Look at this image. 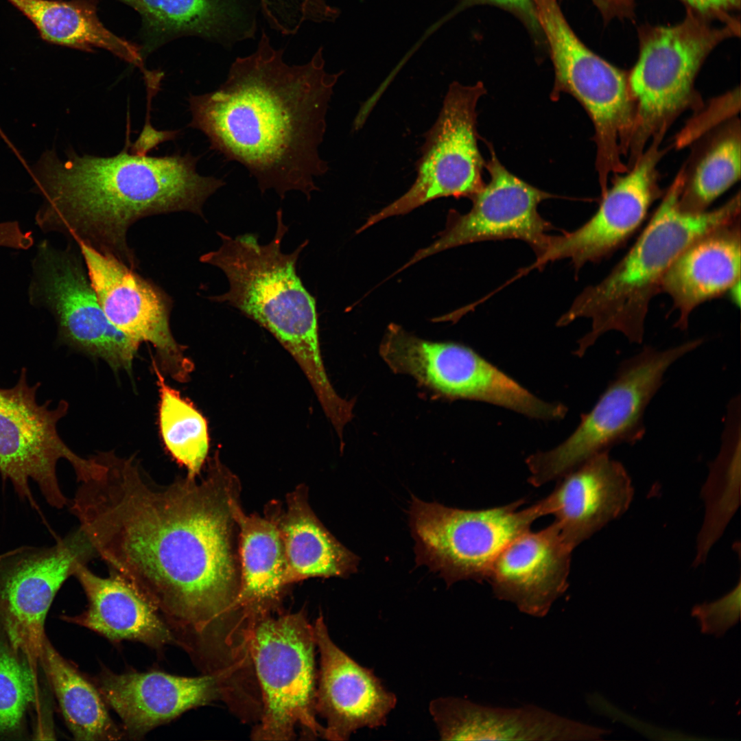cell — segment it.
Instances as JSON below:
<instances>
[{"label":"cell","mask_w":741,"mask_h":741,"mask_svg":"<svg viewBox=\"0 0 741 741\" xmlns=\"http://www.w3.org/2000/svg\"><path fill=\"white\" fill-rule=\"evenodd\" d=\"M71 510L96 556L172 630L202 633L233 609L240 583L239 482L215 456L206 475L158 484L134 456L99 452Z\"/></svg>","instance_id":"1"},{"label":"cell","mask_w":741,"mask_h":741,"mask_svg":"<svg viewBox=\"0 0 741 741\" xmlns=\"http://www.w3.org/2000/svg\"><path fill=\"white\" fill-rule=\"evenodd\" d=\"M283 53L262 30L255 51L234 60L224 83L190 95L189 126L211 150L245 166L262 193L272 189L283 199L296 190L309 200L318 190L314 178L328 170L318 149L342 71H325L322 47L301 64H288Z\"/></svg>","instance_id":"2"},{"label":"cell","mask_w":741,"mask_h":741,"mask_svg":"<svg viewBox=\"0 0 741 741\" xmlns=\"http://www.w3.org/2000/svg\"><path fill=\"white\" fill-rule=\"evenodd\" d=\"M122 152L110 157L72 150L64 159L54 150L28 167L34 191L42 198L35 222L44 233H57L137 266L127 242L128 228L147 216L188 211L204 217L206 200L226 183L196 171L190 153L150 156Z\"/></svg>","instance_id":"3"},{"label":"cell","mask_w":741,"mask_h":741,"mask_svg":"<svg viewBox=\"0 0 741 741\" xmlns=\"http://www.w3.org/2000/svg\"><path fill=\"white\" fill-rule=\"evenodd\" d=\"M277 229L270 243L261 245L255 234L235 237L222 232L218 249L203 254L202 263L215 266L226 275L229 288L209 299L225 303L270 331L298 363L321 407L335 408L341 397L327 375L319 342L315 298L296 273V263L308 240L291 253L281 243L288 231L283 211H277Z\"/></svg>","instance_id":"4"},{"label":"cell","mask_w":741,"mask_h":741,"mask_svg":"<svg viewBox=\"0 0 741 741\" xmlns=\"http://www.w3.org/2000/svg\"><path fill=\"white\" fill-rule=\"evenodd\" d=\"M684 187L681 173L627 253L603 280L584 290L558 320L559 326L580 317L591 320V330L578 342V356L610 331L640 344L649 304L674 261L699 237L739 219V194L717 209L694 213L680 207Z\"/></svg>","instance_id":"5"},{"label":"cell","mask_w":741,"mask_h":741,"mask_svg":"<svg viewBox=\"0 0 741 741\" xmlns=\"http://www.w3.org/2000/svg\"><path fill=\"white\" fill-rule=\"evenodd\" d=\"M703 342L692 340L665 350L644 346L622 362L615 377L593 408L581 416L569 437L553 449L527 458L528 482L540 486L614 445L641 440L645 433V410L662 385L666 372Z\"/></svg>","instance_id":"6"},{"label":"cell","mask_w":741,"mask_h":741,"mask_svg":"<svg viewBox=\"0 0 741 741\" xmlns=\"http://www.w3.org/2000/svg\"><path fill=\"white\" fill-rule=\"evenodd\" d=\"M541 29L548 41L555 79L552 99L574 97L595 128L596 168L601 186L624 168L630 149L635 107L628 77L580 42L566 22L556 0H534Z\"/></svg>","instance_id":"7"},{"label":"cell","mask_w":741,"mask_h":741,"mask_svg":"<svg viewBox=\"0 0 741 741\" xmlns=\"http://www.w3.org/2000/svg\"><path fill=\"white\" fill-rule=\"evenodd\" d=\"M709 19L688 8L678 25L642 28L639 56L628 77L635 107L630 148L635 152L687 106L696 75L714 47L740 33L736 19L718 27Z\"/></svg>","instance_id":"8"},{"label":"cell","mask_w":741,"mask_h":741,"mask_svg":"<svg viewBox=\"0 0 741 741\" xmlns=\"http://www.w3.org/2000/svg\"><path fill=\"white\" fill-rule=\"evenodd\" d=\"M252 615L251 654L261 687L263 710L254 739L290 740L301 727L323 736L316 720L314 626L302 613Z\"/></svg>","instance_id":"9"},{"label":"cell","mask_w":741,"mask_h":741,"mask_svg":"<svg viewBox=\"0 0 741 741\" xmlns=\"http://www.w3.org/2000/svg\"><path fill=\"white\" fill-rule=\"evenodd\" d=\"M379 350L395 373L411 377L439 397L484 401L543 420L560 419L567 412L564 405L537 398L460 344L424 340L390 324Z\"/></svg>","instance_id":"10"},{"label":"cell","mask_w":741,"mask_h":741,"mask_svg":"<svg viewBox=\"0 0 741 741\" xmlns=\"http://www.w3.org/2000/svg\"><path fill=\"white\" fill-rule=\"evenodd\" d=\"M524 502L462 510L414 497L410 526L418 564L438 572L448 585L461 580H486L504 548L545 515L541 501L520 510Z\"/></svg>","instance_id":"11"},{"label":"cell","mask_w":741,"mask_h":741,"mask_svg":"<svg viewBox=\"0 0 741 741\" xmlns=\"http://www.w3.org/2000/svg\"><path fill=\"white\" fill-rule=\"evenodd\" d=\"M56 247L43 239L31 261L29 303L54 317L58 341L102 359L116 373L131 374L139 343L116 328L105 315L78 246Z\"/></svg>","instance_id":"12"},{"label":"cell","mask_w":741,"mask_h":741,"mask_svg":"<svg viewBox=\"0 0 741 741\" xmlns=\"http://www.w3.org/2000/svg\"><path fill=\"white\" fill-rule=\"evenodd\" d=\"M40 386L28 384L22 368L17 383L0 388V473L9 480L17 495L33 506L29 482L34 481L47 502L56 508L68 504L59 486L56 467L60 459L72 466L78 482L86 479L97 466L95 457L82 458L62 440L58 421L68 412L64 400L51 408V401L39 404L36 392Z\"/></svg>","instance_id":"13"},{"label":"cell","mask_w":741,"mask_h":741,"mask_svg":"<svg viewBox=\"0 0 741 741\" xmlns=\"http://www.w3.org/2000/svg\"><path fill=\"white\" fill-rule=\"evenodd\" d=\"M485 93L480 82L449 86L439 115L425 134L414 183L401 197L370 215L357 233L437 198L471 199L482 188L485 163L478 145L476 106Z\"/></svg>","instance_id":"14"},{"label":"cell","mask_w":741,"mask_h":741,"mask_svg":"<svg viewBox=\"0 0 741 741\" xmlns=\"http://www.w3.org/2000/svg\"><path fill=\"white\" fill-rule=\"evenodd\" d=\"M95 556L80 528L50 547L21 546L0 554L1 628L36 674L46 637L45 618L56 593Z\"/></svg>","instance_id":"15"},{"label":"cell","mask_w":741,"mask_h":741,"mask_svg":"<svg viewBox=\"0 0 741 741\" xmlns=\"http://www.w3.org/2000/svg\"><path fill=\"white\" fill-rule=\"evenodd\" d=\"M75 243L109 321L137 342L151 344L155 350L152 358L163 374L187 382L194 366L185 354V346L172 333L169 296L115 257L82 242Z\"/></svg>","instance_id":"16"},{"label":"cell","mask_w":741,"mask_h":741,"mask_svg":"<svg viewBox=\"0 0 741 741\" xmlns=\"http://www.w3.org/2000/svg\"><path fill=\"white\" fill-rule=\"evenodd\" d=\"M485 166L490 181L471 198L470 211L462 215L451 211L438 238L419 250L397 273L443 250L486 240L517 239L528 243L537 257L544 252L551 225L541 217L538 206L552 196L510 172L493 150Z\"/></svg>","instance_id":"17"},{"label":"cell","mask_w":741,"mask_h":741,"mask_svg":"<svg viewBox=\"0 0 741 741\" xmlns=\"http://www.w3.org/2000/svg\"><path fill=\"white\" fill-rule=\"evenodd\" d=\"M657 147L636 161L632 169L603 192L596 213L583 226L564 235L552 236L544 252L532 268L570 259L576 269L596 262L614 252L641 226L657 196Z\"/></svg>","instance_id":"18"},{"label":"cell","mask_w":741,"mask_h":741,"mask_svg":"<svg viewBox=\"0 0 741 741\" xmlns=\"http://www.w3.org/2000/svg\"><path fill=\"white\" fill-rule=\"evenodd\" d=\"M320 654L316 709L325 718L323 736L346 740L357 730L386 724L397 703L373 672L362 666L331 639L322 616L314 626Z\"/></svg>","instance_id":"19"},{"label":"cell","mask_w":741,"mask_h":741,"mask_svg":"<svg viewBox=\"0 0 741 741\" xmlns=\"http://www.w3.org/2000/svg\"><path fill=\"white\" fill-rule=\"evenodd\" d=\"M572 551L554 522L539 531L528 530L499 553L486 580L496 598L544 617L567 588Z\"/></svg>","instance_id":"20"},{"label":"cell","mask_w":741,"mask_h":741,"mask_svg":"<svg viewBox=\"0 0 741 741\" xmlns=\"http://www.w3.org/2000/svg\"><path fill=\"white\" fill-rule=\"evenodd\" d=\"M430 711L443 740H597L610 733L534 705L491 707L445 697L431 702Z\"/></svg>","instance_id":"21"},{"label":"cell","mask_w":741,"mask_h":741,"mask_svg":"<svg viewBox=\"0 0 741 741\" xmlns=\"http://www.w3.org/2000/svg\"><path fill=\"white\" fill-rule=\"evenodd\" d=\"M541 502L553 515L562 537L574 550L626 511L633 487L624 466L600 452L559 478Z\"/></svg>","instance_id":"22"},{"label":"cell","mask_w":741,"mask_h":741,"mask_svg":"<svg viewBox=\"0 0 741 741\" xmlns=\"http://www.w3.org/2000/svg\"><path fill=\"white\" fill-rule=\"evenodd\" d=\"M97 685L104 701L134 738L209 703L218 694L213 676L185 677L159 671L121 674L105 671Z\"/></svg>","instance_id":"23"},{"label":"cell","mask_w":741,"mask_h":741,"mask_svg":"<svg viewBox=\"0 0 741 741\" xmlns=\"http://www.w3.org/2000/svg\"><path fill=\"white\" fill-rule=\"evenodd\" d=\"M142 19L143 53L180 36H198L224 47L254 38L255 16L242 0H117Z\"/></svg>","instance_id":"24"},{"label":"cell","mask_w":741,"mask_h":741,"mask_svg":"<svg viewBox=\"0 0 741 741\" xmlns=\"http://www.w3.org/2000/svg\"><path fill=\"white\" fill-rule=\"evenodd\" d=\"M740 238L738 219L693 242L670 266L661 291L671 297L679 311L676 327L687 329L696 307L740 281Z\"/></svg>","instance_id":"25"},{"label":"cell","mask_w":741,"mask_h":741,"mask_svg":"<svg viewBox=\"0 0 741 741\" xmlns=\"http://www.w3.org/2000/svg\"><path fill=\"white\" fill-rule=\"evenodd\" d=\"M73 576L86 596L88 608L80 615L65 616L67 621L113 642L136 641L156 649L177 642L158 610L121 577L113 573L100 577L86 565H80Z\"/></svg>","instance_id":"26"},{"label":"cell","mask_w":741,"mask_h":741,"mask_svg":"<svg viewBox=\"0 0 741 741\" xmlns=\"http://www.w3.org/2000/svg\"><path fill=\"white\" fill-rule=\"evenodd\" d=\"M279 508L266 516L246 515L240 503L235 508L239 532V588L233 609L250 614L270 611L289 585L279 527Z\"/></svg>","instance_id":"27"},{"label":"cell","mask_w":741,"mask_h":741,"mask_svg":"<svg viewBox=\"0 0 741 741\" xmlns=\"http://www.w3.org/2000/svg\"><path fill=\"white\" fill-rule=\"evenodd\" d=\"M307 489L298 486L287 495L279 513L288 584L312 577H345L357 569V557L324 526L311 508Z\"/></svg>","instance_id":"28"},{"label":"cell","mask_w":741,"mask_h":741,"mask_svg":"<svg viewBox=\"0 0 741 741\" xmlns=\"http://www.w3.org/2000/svg\"><path fill=\"white\" fill-rule=\"evenodd\" d=\"M51 43L82 51L106 49L140 68L144 74L141 48L106 28L97 13L98 0H7Z\"/></svg>","instance_id":"29"},{"label":"cell","mask_w":741,"mask_h":741,"mask_svg":"<svg viewBox=\"0 0 741 741\" xmlns=\"http://www.w3.org/2000/svg\"><path fill=\"white\" fill-rule=\"evenodd\" d=\"M66 724L78 740H117L122 733L97 688L85 679L45 637L39 658Z\"/></svg>","instance_id":"30"},{"label":"cell","mask_w":741,"mask_h":741,"mask_svg":"<svg viewBox=\"0 0 741 741\" xmlns=\"http://www.w3.org/2000/svg\"><path fill=\"white\" fill-rule=\"evenodd\" d=\"M740 399L733 398L727 405L720 451L710 466L703 489L706 514L698 537L695 565L703 563L711 547L720 537L740 502Z\"/></svg>","instance_id":"31"},{"label":"cell","mask_w":741,"mask_h":741,"mask_svg":"<svg viewBox=\"0 0 741 741\" xmlns=\"http://www.w3.org/2000/svg\"><path fill=\"white\" fill-rule=\"evenodd\" d=\"M158 390V428L165 449L189 478H197L207 458V422L192 402L169 386L152 358Z\"/></svg>","instance_id":"32"},{"label":"cell","mask_w":741,"mask_h":741,"mask_svg":"<svg viewBox=\"0 0 741 741\" xmlns=\"http://www.w3.org/2000/svg\"><path fill=\"white\" fill-rule=\"evenodd\" d=\"M740 138L722 140L698 164L687 189H683L681 208L690 213H701L731 187L740 177Z\"/></svg>","instance_id":"33"},{"label":"cell","mask_w":741,"mask_h":741,"mask_svg":"<svg viewBox=\"0 0 741 741\" xmlns=\"http://www.w3.org/2000/svg\"><path fill=\"white\" fill-rule=\"evenodd\" d=\"M37 675L5 635L0 638V735L21 725L27 707L37 697Z\"/></svg>","instance_id":"34"},{"label":"cell","mask_w":741,"mask_h":741,"mask_svg":"<svg viewBox=\"0 0 741 741\" xmlns=\"http://www.w3.org/2000/svg\"><path fill=\"white\" fill-rule=\"evenodd\" d=\"M740 589L739 580L737 586L721 598L693 607L692 615L698 621L703 633L721 637L739 621Z\"/></svg>","instance_id":"35"},{"label":"cell","mask_w":741,"mask_h":741,"mask_svg":"<svg viewBox=\"0 0 741 741\" xmlns=\"http://www.w3.org/2000/svg\"><path fill=\"white\" fill-rule=\"evenodd\" d=\"M485 3L497 5L513 12L520 17L534 34L539 33L541 30L534 0H462L456 10Z\"/></svg>","instance_id":"36"},{"label":"cell","mask_w":741,"mask_h":741,"mask_svg":"<svg viewBox=\"0 0 741 741\" xmlns=\"http://www.w3.org/2000/svg\"><path fill=\"white\" fill-rule=\"evenodd\" d=\"M690 8L710 18L727 21L733 18L729 12L740 8V0H682Z\"/></svg>","instance_id":"37"},{"label":"cell","mask_w":741,"mask_h":741,"mask_svg":"<svg viewBox=\"0 0 741 741\" xmlns=\"http://www.w3.org/2000/svg\"><path fill=\"white\" fill-rule=\"evenodd\" d=\"M178 133V131L157 130L149 121H146L140 135L131 145V152L138 155H147V153L158 144L174 139Z\"/></svg>","instance_id":"38"},{"label":"cell","mask_w":741,"mask_h":741,"mask_svg":"<svg viewBox=\"0 0 741 741\" xmlns=\"http://www.w3.org/2000/svg\"><path fill=\"white\" fill-rule=\"evenodd\" d=\"M607 19L615 16H630L633 0H592Z\"/></svg>","instance_id":"39"},{"label":"cell","mask_w":741,"mask_h":741,"mask_svg":"<svg viewBox=\"0 0 741 741\" xmlns=\"http://www.w3.org/2000/svg\"><path fill=\"white\" fill-rule=\"evenodd\" d=\"M728 292L732 301L739 305L740 301V281L734 284Z\"/></svg>","instance_id":"40"}]
</instances>
